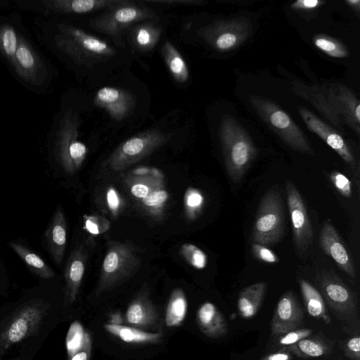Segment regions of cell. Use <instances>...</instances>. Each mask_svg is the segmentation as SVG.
<instances>
[{"label": "cell", "instance_id": "ffe728a7", "mask_svg": "<svg viewBox=\"0 0 360 360\" xmlns=\"http://www.w3.org/2000/svg\"><path fill=\"white\" fill-rule=\"evenodd\" d=\"M126 322L133 327L160 328L158 314L149 297L148 289L144 286L131 302L125 313Z\"/></svg>", "mask_w": 360, "mask_h": 360}, {"label": "cell", "instance_id": "bcb514c9", "mask_svg": "<svg viewBox=\"0 0 360 360\" xmlns=\"http://www.w3.org/2000/svg\"><path fill=\"white\" fill-rule=\"evenodd\" d=\"M323 1L299 0L292 4L291 7L297 10H314L324 4Z\"/></svg>", "mask_w": 360, "mask_h": 360}, {"label": "cell", "instance_id": "5b68a950", "mask_svg": "<svg viewBox=\"0 0 360 360\" xmlns=\"http://www.w3.org/2000/svg\"><path fill=\"white\" fill-rule=\"evenodd\" d=\"M250 102L261 118L288 146L302 153L314 154L304 134L279 106L259 96H250Z\"/></svg>", "mask_w": 360, "mask_h": 360}, {"label": "cell", "instance_id": "4fadbf2b", "mask_svg": "<svg viewBox=\"0 0 360 360\" xmlns=\"http://www.w3.org/2000/svg\"><path fill=\"white\" fill-rule=\"evenodd\" d=\"M285 187L291 219L293 243L297 255H303L313 240V230L304 200L294 184L286 179Z\"/></svg>", "mask_w": 360, "mask_h": 360}, {"label": "cell", "instance_id": "f546056e", "mask_svg": "<svg viewBox=\"0 0 360 360\" xmlns=\"http://www.w3.org/2000/svg\"><path fill=\"white\" fill-rule=\"evenodd\" d=\"M188 302L184 292L175 288L171 293L165 311V323L168 327H177L184 322L187 314Z\"/></svg>", "mask_w": 360, "mask_h": 360}, {"label": "cell", "instance_id": "ab89813d", "mask_svg": "<svg viewBox=\"0 0 360 360\" xmlns=\"http://www.w3.org/2000/svg\"><path fill=\"white\" fill-rule=\"evenodd\" d=\"M313 330L309 328H297L281 335L278 339V345L288 347L292 345L300 340L309 337Z\"/></svg>", "mask_w": 360, "mask_h": 360}, {"label": "cell", "instance_id": "e575fe53", "mask_svg": "<svg viewBox=\"0 0 360 360\" xmlns=\"http://www.w3.org/2000/svg\"><path fill=\"white\" fill-rule=\"evenodd\" d=\"M313 41L316 48L333 58H345L349 55L347 48L339 41L323 34L316 35Z\"/></svg>", "mask_w": 360, "mask_h": 360}, {"label": "cell", "instance_id": "4316f807", "mask_svg": "<svg viewBox=\"0 0 360 360\" xmlns=\"http://www.w3.org/2000/svg\"><path fill=\"white\" fill-rule=\"evenodd\" d=\"M103 328L110 334L130 344H156L162 338L160 332L148 333L133 326L108 323Z\"/></svg>", "mask_w": 360, "mask_h": 360}, {"label": "cell", "instance_id": "f907efd6", "mask_svg": "<svg viewBox=\"0 0 360 360\" xmlns=\"http://www.w3.org/2000/svg\"><path fill=\"white\" fill-rule=\"evenodd\" d=\"M14 360H25V359H14Z\"/></svg>", "mask_w": 360, "mask_h": 360}, {"label": "cell", "instance_id": "f35d334b", "mask_svg": "<svg viewBox=\"0 0 360 360\" xmlns=\"http://www.w3.org/2000/svg\"><path fill=\"white\" fill-rule=\"evenodd\" d=\"M84 219V229L91 235L101 234L110 227L109 221L101 216L86 215Z\"/></svg>", "mask_w": 360, "mask_h": 360}, {"label": "cell", "instance_id": "b9f144b4", "mask_svg": "<svg viewBox=\"0 0 360 360\" xmlns=\"http://www.w3.org/2000/svg\"><path fill=\"white\" fill-rule=\"evenodd\" d=\"M252 251L255 257L264 262L277 263L279 261L277 255L265 245L254 243Z\"/></svg>", "mask_w": 360, "mask_h": 360}, {"label": "cell", "instance_id": "c3c4849f", "mask_svg": "<svg viewBox=\"0 0 360 360\" xmlns=\"http://www.w3.org/2000/svg\"><path fill=\"white\" fill-rule=\"evenodd\" d=\"M139 3L150 2V3H162V4H200L202 1L197 0H145L139 1Z\"/></svg>", "mask_w": 360, "mask_h": 360}, {"label": "cell", "instance_id": "83f0119b", "mask_svg": "<svg viewBox=\"0 0 360 360\" xmlns=\"http://www.w3.org/2000/svg\"><path fill=\"white\" fill-rule=\"evenodd\" d=\"M299 284L309 314L314 318L323 320L326 323H330V319L320 292L304 279H301Z\"/></svg>", "mask_w": 360, "mask_h": 360}, {"label": "cell", "instance_id": "6da1fadb", "mask_svg": "<svg viewBox=\"0 0 360 360\" xmlns=\"http://www.w3.org/2000/svg\"><path fill=\"white\" fill-rule=\"evenodd\" d=\"M125 191L143 213L154 220L165 215L169 200L165 176L157 167L139 166L125 174Z\"/></svg>", "mask_w": 360, "mask_h": 360}, {"label": "cell", "instance_id": "d4e9b609", "mask_svg": "<svg viewBox=\"0 0 360 360\" xmlns=\"http://www.w3.org/2000/svg\"><path fill=\"white\" fill-rule=\"evenodd\" d=\"M51 254L55 262L60 264L63 259L67 243V224L60 206L56 209L45 233Z\"/></svg>", "mask_w": 360, "mask_h": 360}, {"label": "cell", "instance_id": "9c48e42d", "mask_svg": "<svg viewBox=\"0 0 360 360\" xmlns=\"http://www.w3.org/2000/svg\"><path fill=\"white\" fill-rule=\"evenodd\" d=\"M155 11L138 5L134 1H124L90 21V26L96 31L112 37H117L127 28L136 22L150 18H157Z\"/></svg>", "mask_w": 360, "mask_h": 360}, {"label": "cell", "instance_id": "d590c367", "mask_svg": "<svg viewBox=\"0 0 360 360\" xmlns=\"http://www.w3.org/2000/svg\"><path fill=\"white\" fill-rule=\"evenodd\" d=\"M88 334L79 322L76 321L70 325L65 341L68 358L80 349Z\"/></svg>", "mask_w": 360, "mask_h": 360}, {"label": "cell", "instance_id": "7dc6e473", "mask_svg": "<svg viewBox=\"0 0 360 360\" xmlns=\"http://www.w3.org/2000/svg\"><path fill=\"white\" fill-rule=\"evenodd\" d=\"M292 354L285 348L264 356L262 360H292Z\"/></svg>", "mask_w": 360, "mask_h": 360}, {"label": "cell", "instance_id": "9a60e30c", "mask_svg": "<svg viewBox=\"0 0 360 360\" xmlns=\"http://www.w3.org/2000/svg\"><path fill=\"white\" fill-rule=\"evenodd\" d=\"M299 112L309 130L324 141L355 172L357 167L356 159L343 138L311 111L300 108Z\"/></svg>", "mask_w": 360, "mask_h": 360}, {"label": "cell", "instance_id": "681fc988", "mask_svg": "<svg viewBox=\"0 0 360 360\" xmlns=\"http://www.w3.org/2000/svg\"><path fill=\"white\" fill-rule=\"evenodd\" d=\"M345 3L352 8L357 13L360 11V1L359 0H347Z\"/></svg>", "mask_w": 360, "mask_h": 360}, {"label": "cell", "instance_id": "836d02e7", "mask_svg": "<svg viewBox=\"0 0 360 360\" xmlns=\"http://www.w3.org/2000/svg\"><path fill=\"white\" fill-rule=\"evenodd\" d=\"M18 35L8 25L0 27V52L12 64L18 48Z\"/></svg>", "mask_w": 360, "mask_h": 360}, {"label": "cell", "instance_id": "74e56055", "mask_svg": "<svg viewBox=\"0 0 360 360\" xmlns=\"http://www.w3.org/2000/svg\"><path fill=\"white\" fill-rule=\"evenodd\" d=\"M181 257L193 268L201 270L206 267L207 257L198 247L191 243L183 244L179 250Z\"/></svg>", "mask_w": 360, "mask_h": 360}, {"label": "cell", "instance_id": "1f68e13d", "mask_svg": "<svg viewBox=\"0 0 360 360\" xmlns=\"http://www.w3.org/2000/svg\"><path fill=\"white\" fill-rule=\"evenodd\" d=\"M292 354L301 358H315L327 355L330 347L320 338H306L297 343L285 347Z\"/></svg>", "mask_w": 360, "mask_h": 360}, {"label": "cell", "instance_id": "60d3db41", "mask_svg": "<svg viewBox=\"0 0 360 360\" xmlns=\"http://www.w3.org/2000/svg\"><path fill=\"white\" fill-rule=\"evenodd\" d=\"M329 178L341 195L347 198L352 197V184L346 176L333 171L330 174Z\"/></svg>", "mask_w": 360, "mask_h": 360}, {"label": "cell", "instance_id": "7a4b0ae2", "mask_svg": "<svg viewBox=\"0 0 360 360\" xmlns=\"http://www.w3.org/2000/svg\"><path fill=\"white\" fill-rule=\"evenodd\" d=\"M219 136L227 173L233 181H238L253 162L256 148L245 129L231 115L222 117Z\"/></svg>", "mask_w": 360, "mask_h": 360}, {"label": "cell", "instance_id": "3957f363", "mask_svg": "<svg viewBox=\"0 0 360 360\" xmlns=\"http://www.w3.org/2000/svg\"><path fill=\"white\" fill-rule=\"evenodd\" d=\"M57 27L60 33L55 37L56 46L79 65L92 67L117 53L105 41L82 29L67 24Z\"/></svg>", "mask_w": 360, "mask_h": 360}, {"label": "cell", "instance_id": "52a82bcc", "mask_svg": "<svg viewBox=\"0 0 360 360\" xmlns=\"http://www.w3.org/2000/svg\"><path fill=\"white\" fill-rule=\"evenodd\" d=\"M284 210L280 193L268 191L261 198L252 229L253 243L272 245L284 233Z\"/></svg>", "mask_w": 360, "mask_h": 360}, {"label": "cell", "instance_id": "30bf717a", "mask_svg": "<svg viewBox=\"0 0 360 360\" xmlns=\"http://www.w3.org/2000/svg\"><path fill=\"white\" fill-rule=\"evenodd\" d=\"M46 310L44 303L34 302L18 311L0 333V356L13 345L36 333Z\"/></svg>", "mask_w": 360, "mask_h": 360}, {"label": "cell", "instance_id": "ee69618b", "mask_svg": "<svg viewBox=\"0 0 360 360\" xmlns=\"http://www.w3.org/2000/svg\"><path fill=\"white\" fill-rule=\"evenodd\" d=\"M345 355L352 360H360V338L352 337L346 340L343 345Z\"/></svg>", "mask_w": 360, "mask_h": 360}, {"label": "cell", "instance_id": "e0dca14e", "mask_svg": "<svg viewBox=\"0 0 360 360\" xmlns=\"http://www.w3.org/2000/svg\"><path fill=\"white\" fill-rule=\"evenodd\" d=\"M12 65L18 75L34 85L41 84L45 78L44 66L30 44L18 35V48Z\"/></svg>", "mask_w": 360, "mask_h": 360}, {"label": "cell", "instance_id": "7402d4cb", "mask_svg": "<svg viewBox=\"0 0 360 360\" xmlns=\"http://www.w3.org/2000/svg\"><path fill=\"white\" fill-rule=\"evenodd\" d=\"M292 91L296 95L311 103L330 123L340 131H343L340 117L330 103L324 85L307 86L299 81H295L292 84Z\"/></svg>", "mask_w": 360, "mask_h": 360}, {"label": "cell", "instance_id": "2e32d148", "mask_svg": "<svg viewBox=\"0 0 360 360\" xmlns=\"http://www.w3.org/2000/svg\"><path fill=\"white\" fill-rule=\"evenodd\" d=\"M304 314L293 292H285L278 302L271 323V332L279 336L299 328L302 324Z\"/></svg>", "mask_w": 360, "mask_h": 360}, {"label": "cell", "instance_id": "5bb4252c", "mask_svg": "<svg viewBox=\"0 0 360 360\" xmlns=\"http://www.w3.org/2000/svg\"><path fill=\"white\" fill-rule=\"evenodd\" d=\"M326 94L338 116L360 134V103L356 95L340 83L324 84Z\"/></svg>", "mask_w": 360, "mask_h": 360}, {"label": "cell", "instance_id": "ba28073f", "mask_svg": "<svg viewBox=\"0 0 360 360\" xmlns=\"http://www.w3.org/2000/svg\"><path fill=\"white\" fill-rule=\"evenodd\" d=\"M80 120L78 115L68 110L59 124L56 142L57 157L64 170L75 173L83 164L88 149L78 140Z\"/></svg>", "mask_w": 360, "mask_h": 360}, {"label": "cell", "instance_id": "603a6c76", "mask_svg": "<svg viewBox=\"0 0 360 360\" xmlns=\"http://www.w3.org/2000/svg\"><path fill=\"white\" fill-rule=\"evenodd\" d=\"M124 0H43L46 8L55 12L83 14L109 9Z\"/></svg>", "mask_w": 360, "mask_h": 360}, {"label": "cell", "instance_id": "277c9868", "mask_svg": "<svg viewBox=\"0 0 360 360\" xmlns=\"http://www.w3.org/2000/svg\"><path fill=\"white\" fill-rule=\"evenodd\" d=\"M140 264L141 259L131 244L110 240L103 260L96 295L110 290L130 278Z\"/></svg>", "mask_w": 360, "mask_h": 360}, {"label": "cell", "instance_id": "d6a6232c", "mask_svg": "<svg viewBox=\"0 0 360 360\" xmlns=\"http://www.w3.org/2000/svg\"><path fill=\"white\" fill-rule=\"evenodd\" d=\"M9 246L34 274L46 279L51 278L54 276L53 271L39 255L19 243L12 242L9 243Z\"/></svg>", "mask_w": 360, "mask_h": 360}, {"label": "cell", "instance_id": "ac0fdd59", "mask_svg": "<svg viewBox=\"0 0 360 360\" xmlns=\"http://www.w3.org/2000/svg\"><path fill=\"white\" fill-rule=\"evenodd\" d=\"M94 103L103 109L115 121H122L131 112L135 98L128 91L112 86H104L97 91Z\"/></svg>", "mask_w": 360, "mask_h": 360}, {"label": "cell", "instance_id": "f6af8a7d", "mask_svg": "<svg viewBox=\"0 0 360 360\" xmlns=\"http://www.w3.org/2000/svg\"><path fill=\"white\" fill-rule=\"evenodd\" d=\"M91 348L92 340L89 333L83 346L80 349L69 357V360H89L91 354Z\"/></svg>", "mask_w": 360, "mask_h": 360}, {"label": "cell", "instance_id": "cb8c5ba5", "mask_svg": "<svg viewBox=\"0 0 360 360\" xmlns=\"http://www.w3.org/2000/svg\"><path fill=\"white\" fill-rule=\"evenodd\" d=\"M196 321L201 332L207 337L217 338L228 332L226 319L210 302H205L200 306L196 314Z\"/></svg>", "mask_w": 360, "mask_h": 360}, {"label": "cell", "instance_id": "d6986e66", "mask_svg": "<svg viewBox=\"0 0 360 360\" xmlns=\"http://www.w3.org/2000/svg\"><path fill=\"white\" fill-rule=\"evenodd\" d=\"M319 245L326 254L350 278L355 279L356 273L352 259L333 224L326 220L319 234Z\"/></svg>", "mask_w": 360, "mask_h": 360}, {"label": "cell", "instance_id": "8fae6325", "mask_svg": "<svg viewBox=\"0 0 360 360\" xmlns=\"http://www.w3.org/2000/svg\"><path fill=\"white\" fill-rule=\"evenodd\" d=\"M317 281L327 303L340 320L349 321L357 316L354 294L334 272L321 271L317 274Z\"/></svg>", "mask_w": 360, "mask_h": 360}, {"label": "cell", "instance_id": "4dcf8cb0", "mask_svg": "<svg viewBox=\"0 0 360 360\" xmlns=\"http://www.w3.org/2000/svg\"><path fill=\"white\" fill-rule=\"evenodd\" d=\"M162 28L150 23H143L134 27L131 38L134 46L140 51L153 49L158 42Z\"/></svg>", "mask_w": 360, "mask_h": 360}, {"label": "cell", "instance_id": "44dd1931", "mask_svg": "<svg viewBox=\"0 0 360 360\" xmlns=\"http://www.w3.org/2000/svg\"><path fill=\"white\" fill-rule=\"evenodd\" d=\"M87 261V252L82 244L77 245L70 254L65 265L64 276L65 287L64 301L65 305L75 301L84 274Z\"/></svg>", "mask_w": 360, "mask_h": 360}, {"label": "cell", "instance_id": "8d00e7d4", "mask_svg": "<svg viewBox=\"0 0 360 360\" xmlns=\"http://www.w3.org/2000/svg\"><path fill=\"white\" fill-rule=\"evenodd\" d=\"M205 202L202 193L197 188L189 187L186 189L184 204L187 217L193 219L200 214Z\"/></svg>", "mask_w": 360, "mask_h": 360}, {"label": "cell", "instance_id": "f1b7e54d", "mask_svg": "<svg viewBox=\"0 0 360 360\" xmlns=\"http://www.w3.org/2000/svg\"><path fill=\"white\" fill-rule=\"evenodd\" d=\"M161 53L174 79L179 83L186 82L189 77L188 68L179 51L170 41H166Z\"/></svg>", "mask_w": 360, "mask_h": 360}, {"label": "cell", "instance_id": "484cf974", "mask_svg": "<svg viewBox=\"0 0 360 360\" xmlns=\"http://www.w3.org/2000/svg\"><path fill=\"white\" fill-rule=\"evenodd\" d=\"M266 290V283L257 282L243 288L238 296V309L244 319H250L257 313Z\"/></svg>", "mask_w": 360, "mask_h": 360}, {"label": "cell", "instance_id": "7bdbcfd3", "mask_svg": "<svg viewBox=\"0 0 360 360\" xmlns=\"http://www.w3.org/2000/svg\"><path fill=\"white\" fill-rule=\"evenodd\" d=\"M121 196L117 191L110 186L108 188L106 192V202L107 206L113 216H117L120 212L122 200Z\"/></svg>", "mask_w": 360, "mask_h": 360}, {"label": "cell", "instance_id": "8992f818", "mask_svg": "<svg viewBox=\"0 0 360 360\" xmlns=\"http://www.w3.org/2000/svg\"><path fill=\"white\" fill-rule=\"evenodd\" d=\"M170 135L152 129L132 136L120 144L105 160L114 172L123 171L167 143Z\"/></svg>", "mask_w": 360, "mask_h": 360}, {"label": "cell", "instance_id": "7c38bea8", "mask_svg": "<svg viewBox=\"0 0 360 360\" xmlns=\"http://www.w3.org/2000/svg\"><path fill=\"white\" fill-rule=\"evenodd\" d=\"M252 25L247 19L218 20L200 30L199 34L215 49L231 51L250 35Z\"/></svg>", "mask_w": 360, "mask_h": 360}]
</instances>
